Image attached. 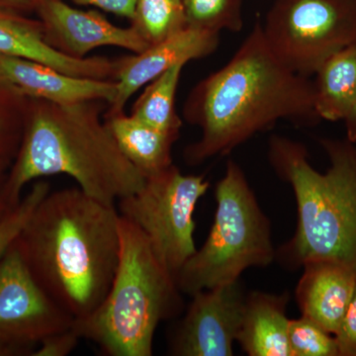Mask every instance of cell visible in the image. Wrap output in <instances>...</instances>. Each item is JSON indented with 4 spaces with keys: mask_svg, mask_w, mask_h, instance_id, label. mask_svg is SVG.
Segmentation results:
<instances>
[{
    "mask_svg": "<svg viewBox=\"0 0 356 356\" xmlns=\"http://www.w3.org/2000/svg\"><path fill=\"white\" fill-rule=\"evenodd\" d=\"M185 120L201 129L185 149L189 165L225 156L278 121H320L309 77L288 69L267 44L257 22L231 60L199 81L185 102Z\"/></svg>",
    "mask_w": 356,
    "mask_h": 356,
    "instance_id": "1",
    "label": "cell"
},
{
    "mask_svg": "<svg viewBox=\"0 0 356 356\" xmlns=\"http://www.w3.org/2000/svg\"><path fill=\"white\" fill-rule=\"evenodd\" d=\"M14 245L63 310L86 317L106 297L118 266V210L79 187L50 191Z\"/></svg>",
    "mask_w": 356,
    "mask_h": 356,
    "instance_id": "2",
    "label": "cell"
},
{
    "mask_svg": "<svg viewBox=\"0 0 356 356\" xmlns=\"http://www.w3.org/2000/svg\"><path fill=\"white\" fill-rule=\"evenodd\" d=\"M107 103L58 104L28 98L24 132L8 175L10 197L37 178L65 175L91 197L115 205L139 191L146 177L124 156L102 121Z\"/></svg>",
    "mask_w": 356,
    "mask_h": 356,
    "instance_id": "3",
    "label": "cell"
},
{
    "mask_svg": "<svg viewBox=\"0 0 356 356\" xmlns=\"http://www.w3.org/2000/svg\"><path fill=\"white\" fill-rule=\"evenodd\" d=\"M330 159L327 172L309 163L300 143L274 136L268 158L280 178L291 185L298 224L276 259L291 269L317 261H334L356 271V146L346 140H321Z\"/></svg>",
    "mask_w": 356,
    "mask_h": 356,
    "instance_id": "4",
    "label": "cell"
},
{
    "mask_svg": "<svg viewBox=\"0 0 356 356\" xmlns=\"http://www.w3.org/2000/svg\"><path fill=\"white\" fill-rule=\"evenodd\" d=\"M119 236L118 266L106 297L72 327L105 355L151 356L159 325L181 313L182 292L145 234L121 215Z\"/></svg>",
    "mask_w": 356,
    "mask_h": 356,
    "instance_id": "5",
    "label": "cell"
},
{
    "mask_svg": "<svg viewBox=\"0 0 356 356\" xmlns=\"http://www.w3.org/2000/svg\"><path fill=\"white\" fill-rule=\"evenodd\" d=\"M216 201L209 236L177 274L182 294L235 282L245 269L266 267L276 259L270 222L233 159L218 182Z\"/></svg>",
    "mask_w": 356,
    "mask_h": 356,
    "instance_id": "6",
    "label": "cell"
},
{
    "mask_svg": "<svg viewBox=\"0 0 356 356\" xmlns=\"http://www.w3.org/2000/svg\"><path fill=\"white\" fill-rule=\"evenodd\" d=\"M209 189L202 175H185L177 166L146 178L139 191L118 201V213L147 236L163 266L177 280L195 254L194 211Z\"/></svg>",
    "mask_w": 356,
    "mask_h": 356,
    "instance_id": "7",
    "label": "cell"
},
{
    "mask_svg": "<svg viewBox=\"0 0 356 356\" xmlns=\"http://www.w3.org/2000/svg\"><path fill=\"white\" fill-rule=\"evenodd\" d=\"M271 51L300 76H315L356 42V0H275L262 25Z\"/></svg>",
    "mask_w": 356,
    "mask_h": 356,
    "instance_id": "8",
    "label": "cell"
},
{
    "mask_svg": "<svg viewBox=\"0 0 356 356\" xmlns=\"http://www.w3.org/2000/svg\"><path fill=\"white\" fill-rule=\"evenodd\" d=\"M74 322L37 283L13 243L0 261V339L25 348Z\"/></svg>",
    "mask_w": 356,
    "mask_h": 356,
    "instance_id": "9",
    "label": "cell"
},
{
    "mask_svg": "<svg viewBox=\"0 0 356 356\" xmlns=\"http://www.w3.org/2000/svg\"><path fill=\"white\" fill-rule=\"evenodd\" d=\"M247 296L240 280L192 295L170 350L177 356H232Z\"/></svg>",
    "mask_w": 356,
    "mask_h": 356,
    "instance_id": "10",
    "label": "cell"
},
{
    "mask_svg": "<svg viewBox=\"0 0 356 356\" xmlns=\"http://www.w3.org/2000/svg\"><path fill=\"white\" fill-rule=\"evenodd\" d=\"M37 13L44 37L54 50L74 58L111 46L140 54L149 48L132 27H118L95 10H81L65 0H43Z\"/></svg>",
    "mask_w": 356,
    "mask_h": 356,
    "instance_id": "11",
    "label": "cell"
},
{
    "mask_svg": "<svg viewBox=\"0 0 356 356\" xmlns=\"http://www.w3.org/2000/svg\"><path fill=\"white\" fill-rule=\"evenodd\" d=\"M219 34L187 27L140 54L118 58L117 93L107 110L122 111L134 93L180 63L191 62L214 53Z\"/></svg>",
    "mask_w": 356,
    "mask_h": 356,
    "instance_id": "12",
    "label": "cell"
},
{
    "mask_svg": "<svg viewBox=\"0 0 356 356\" xmlns=\"http://www.w3.org/2000/svg\"><path fill=\"white\" fill-rule=\"evenodd\" d=\"M0 81L25 97L58 104L102 100L108 105L117 93L115 81L70 76L42 63L1 54Z\"/></svg>",
    "mask_w": 356,
    "mask_h": 356,
    "instance_id": "13",
    "label": "cell"
},
{
    "mask_svg": "<svg viewBox=\"0 0 356 356\" xmlns=\"http://www.w3.org/2000/svg\"><path fill=\"white\" fill-rule=\"evenodd\" d=\"M0 54L35 60L60 72L84 79L116 81L118 58H74L49 46L40 20L0 10Z\"/></svg>",
    "mask_w": 356,
    "mask_h": 356,
    "instance_id": "14",
    "label": "cell"
},
{
    "mask_svg": "<svg viewBox=\"0 0 356 356\" xmlns=\"http://www.w3.org/2000/svg\"><path fill=\"white\" fill-rule=\"evenodd\" d=\"M296 288L302 316L336 334L356 288V271L334 261H311Z\"/></svg>",
    "mask_w": 356,
    "mask_h": 356,
    "instance_id": "15",
    "label": "cell"
},
{
    "mask_svg": "<svg viewBox=\"0 0 356 356\" xmlns=\"http://www.w3.org/2000/svg\"><path fill=\"white\" fill-rule=\"evenodd\" d=\"M289 294L252 292L247 296L236 341L250 356H292L286 308Z\"/></svg>",
    "mask_w": 356,
    "mask_h": 356,
    "instance_id": "16",
    "label": "cell"
},
{
    "mask_svg": "<svg viewBox=\"0 0 356 356\" xmlns=\"http://www.w3.org/2000/svg\"><path fill=\"white\" fill-rule=\"evenodd\" d=\"M103 119L122 153L145 177L173 165L172 149L177 136L152 127L124 110L106 109Z\"/></svg>",
    "mask_w": 356,
    "mask_h": 356,
    "instance_id": "17",
    "label": "cell"
},
{
    "mask_svg": "<svg viewBox=\"0 0 356 356\" xmlns=\"http://www.w3.org/2000/svg\"><path fill=\"white\" fill-rule=\"evenodd\" d=\"M315 76V106L321 120H343L356 99V42L325 60Z\"/></svg>",
    "mask_w": 356,
    "mask_h": 356,
    "instance_id": "18",
    "label": "cell"
},
{
    "mask_svg": "<svg viewBox=\"0 0 356 356\" xmlns=\"http://www.w3.org/2000/svg\"><path fill=\"white\" fill-rule=\"evenodd\" d=\"M184 63L175 65L147 83L134 103L131 115L152 127L179 138L182 121L177 110V92Z\"/></svg>",
    "mask_w": 356,
    "mask_h": 356,
    "instance_id": "19",
    "label": "cell"
},
{
    "mask_svg": "<svg viewBox=\"0 0 356 356\" xmlns=\"http://www.w3.org/2000/svg\"><path fill=\"white\" fill-rule=\"evenodd\" d=\"M131 27L147 47L177 34L187 25L182 0H137Z\"/></svg>",
    "mask_w": 356,
    "mask_h": 356,
    "instance_id": "20",
    "label": "cell"
},
{
    "mask_svg": "<svg viewBox=\"0 0 356 356\" xmlns=\"http://www.w3.org/2000/svg\"><path fill=\"white\" fill-rule=\"evenodd\" d=\"M187 25L195 29L218 33L243 29L242 0H182Z\"/></svg>",
    "mask_w": 356,
    "mask_h": 356,
    "instance_id": "21",
    "label": "cell"
},
{
    "mask_svg": "<svg viewBox=\"0 0 356 356\" xmlns=\"http://www.w3.org/2000/svg\"><path fill=\"white\" fill-rule=\"evenodd\" d=\"M288 339L292 356H339L336 337L305 316L290 320Z\"/></svg>",
    "mask_w": 356,
    "mask_h": 356,
    "instance_id": "22",
    "label": "cell"
},
{
    "mask_svg": "<svg viewBox=\"0 0 356 356\" xmlns=\"http://www.w3.org/2000/svg\"><path fill=\"white\" fill-rule=\"evenodd\" d=\"M50 191L48 182L44 180L37 182L24 199L0 222V261L25 228L37 206Z\"/></svg>",
    "mask_w": 356,
    "mask_h": 356,
    "instance_id": "23",
    "label": "cell"
},
{
    "mask_svg": "<svg viewBox=\"0 0 356 356\" xmlns=\"http://www.w3.org/2000/svg\"><path fill=\"white\" fill-rule=\"evenodd\" d=\"M81 337L70 327L65 331L56 332L40 341L38 348L33 350L32 356H67L76 348Z\"/></svg>",
    "mask_w": 356,
    "mask_h": 356,
    "instance_id": "24",
    "label": "cell"
},
{
    "mask_svg": "<svg viewBox=\"0 0 356 356\" xmlns=\"http://www.w3.org/2000/svg\"><path fill=\"white\" fill-rule=\"evenodd\" d=\"M334 337L339 356H356V288Z\"/></svg>",
    "mask_w": 356,
    "mask_h": 356,
    "instance_id": "25",
    "label": "cell"
},
{
    "mask_svg": "<svg viewBox=\"0 0 356 356\" xmlns=\"http://www.w3.org/2000/svg\"><path fill=\"white\" fill-rule=\"evenodd\" d=\"M79 6H91L132 20L137 0H70Z\"/></svg>",
    "mask_w": 356,
    "mask_h": 356,
    "instance_id": "26",
    "label": "cell"
},
{
    "mask_svg": "<svg viewBox=\"0 0 356 356\" xmlns=\"http://www.w3.org/2000/svg\"><path fill=\"white\" fill-rule=\"evenodd\" d=\"M6 163H0V222L18 205L14 202L9 194L7 181L8 175H6Z\"/></svg>",
    "mask_w": 356,
    "mask_h": 356,
    "instance_id": "27",
    "label": "cell"
},
{
    "mask_svg": "<svg viewBox=\"0 0 356 356\" xmlns=\"http://www.w3.org/2000/svg\"><path fill=\"white\" fill-rule=\"evenodd\" d=\"M43 0H0V10L17 14L18 11L36 10Z\"/></svg>",
    "mask_w": 356,
    "mask_h": 356,
    "instance_id": "28",
    "label": "cell"
},
{
    "mask_svg": "<svg viewBox=\"0 0 356 356\" xmlns=\"http://www.w3.org/2000/svg\"><path fill=\"white\" fill-rule=\"evenodd\" d=\"M343 121L346 124V137H348L346 139L356 144V99L344 116Z\"/></svg>",
    "mask_w": 356,
    "mask_h": 356,
    "instance_id": "29",
    "label": "cell"
},
{
    "mask_svg": "<svg viewBox=\"0 0 356 356\" xmlns=\"http://www.w3.org/2000/svg\"><path fill=\"white\" fill-rule=\"evenodd\" d=\"M22 351H24V348L13 346V344L6 343L0 339V356L14 355L17 353H22Z\"/></svg>",
    "mask_w": 356,
    "mask_h": 356,
    "instance_id": "30",
    "label": "cell"
}]
</instances>
